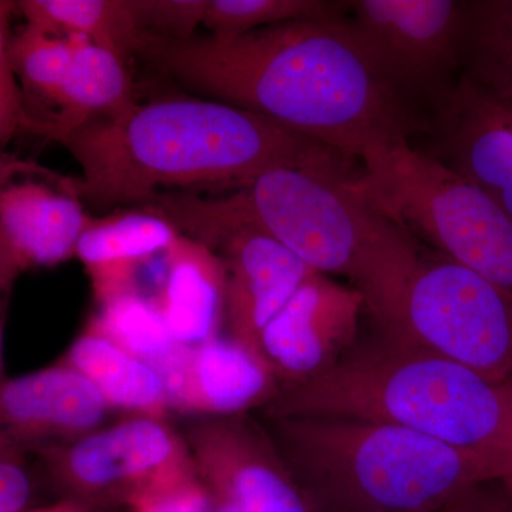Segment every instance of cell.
<instances>
[{"label":"cell","mask_w":512,"mask_h":512,"mask_svg":"<svg viewBox=\"0 0 512 512\" xmlns=\"http://www.w3.org/2000/svg\"><path fill=\"white\" fill-rule=\"evenodd\" d=\"M503 483H504V481H503ZM505 484L510 485V487H512V478L510 481H507V483H505Z\"/></svg>","instance_id":"cell-30"},{"label":"cell","mask_w":512,"mask_h":512,"mask_svg":"<svg viewBox=\"0 0 512 512\" xmlns=\"http://www.w3.org/2000/svg\"><path fill=\"white\" fill-rule=\"evenodd\" d=\"M126 512H215L214 498L200 474L157 488L128 504Z\"/></svg>","instance_id":"cell-26"},{"label":"cell","mask_w":512,"mask_h":512,"mask_svg":"<svg viewBox=\"0 0 512 512\" xmlns=\"http://www.w3.org/2000/svg\"><path fill=\"white\" fill-rule=\"evenodd\" d=\"M387 335L512 386V292L446 256L421 254Z\"/></svg>","instance_id":"cell-7"},{"label":"cell","mask_w":512,"mask_h":512,"mask_svg":"<svg viewBox=\"0 0 512 512\" xmlns=\"http://www.w3.org/2000/svg\"><path fill=\"white\" fill-rule=\"evenodd\" d=\"M15 8L26 25L53 36L82 35L124 63L136 60L141 32L130 0H22Z\"/></svg>","instance_id":"cell-20"},{"label":"cell","mask_w":512,"mask_h":512,"mask_svg":"<svg viewBox=\"0 0 512 512\" xmlns=\"http://www.w3.org/2000/svg\"><path fill=\"white\" fill-rule=\"evenodd\" d=\"M178 235L170 221L146 208L93 218L77 245L76 258L89 276L96 306L141 292V269L163 255Z\"/></svg>","instance_id":"cell-16"},{"label":"cell","mask_w":512,"mask_h":512,"mask_svg":"<svg viewBox=\"0 0 512 512\" xmlns=\"http://www.w3.org/2000/svg\"><path fill=\"white\" fill-rule=\"evenodd\" d=\"M28 512H101L96 508L90 507L79 501L69 500V498H59L55 503L45 505V507L32 508Z\"/></svg>","instance_id":"cell-29"},{"label":"cell","mask_w":512,"mask_h":512,"mask_svg":"<svg viewBox=\"0 0 512 512\" xmlns=\"http://www.w3.org/2000/svg\"><path fill=\"white\" fill-rule=\"evenodd\" d=\"M35 453L59 498L101 512L126 510L141 495L198 474L183 431L156 417H121Z\"/></svg>","instance_id":"cell-8"},{"label":"cell","mask_w":512,"mask_h":512,"mask_svg":"<svg viewBox=\"0 0 512 512\" xmlns=\"http://www.w3.org/2000/svg\"><path fill=\"white\" fill-rule=\"evenodd\" d=\"M13 5L15 3L2 2L0 6V53L8 59L13 73L22 83L25 100L30 94L57 111L72 67V42L67 37L53 36L29 25L18 35H12L9 18Z\"/></svg>","instance_id":"cell-21"},{"label":"cell","mask_w":512,"mask_h":512,"mask_svg":"<svg viewBox=\"0 0 512 512\" xmlns=\"http://www.w3.org/2000/svg\"><path fill=\"white\" fill-rule=\"evenodd\" d=\"M349 2L328 0H211L204 26L215 37H235L252 30L298 20L346 19Z\"/></svg>","instance_id":"cell-24"},{"label":"cell","mask_w":512,"mask_h":512,"mask_svg":"<svg viewBox=\"0 0 512 512\" xmlns=\"http://www.w3.org/2000/svg\"><path fill=\"white\" fill-rule=\"evenodd\" d=\"M136 60L187 93L259 114L349 158L410 131L403 97L348 18L279 23L235 37L141 32Z\"/></svg>","instance_id":"cell-1"},{"label":"cell","mask_w":512,"mask_h":512,"mask_svg":"<svg viewBox=\"0 0 512 512\" xmlns=\"http://www.w3.org/2000/svg\"><path fill=\"white\" fill-rule=\"evenodd\" d=\"M359 292L349 293L325 275H312L265 329L259 355L281 387L305 382L342 357Z\"/></svg>","instance_id":"cell-15"},{"label":"cell","mask_w":512,"mask_h":512,"mask_svg":"<svg viewBox=\"0 0 512 512\" xmlns=\"http://www.w3.org/2000/svg\"><path fill=\"white\" fill-rule=\"evenodd\" d=\"M261 412L394 424L490 458L504 483L512 478V386L384 332L318 376L281 387Z\"/></svg>","instance_id":"cell-3"},{"label":"cell","mask_w":512,"mask_h":512,"mask_svg":"<svg viewBox=\"0 0 512 512\" xmlns=\"http://www.w3.org/2000/svg\"><path fill=\"white\" fill-rule=\"evenodd\" d=\"M211 0H130L140 32L171 40H188L204 25Z\"/></svg>","instance_id":"cell-25"},{"label":"cell","mask_w":512,"mask_h":512,"mask_svg":"<svg viewBox=\"0 0 512 512\" xmlns=\"http://www.w3.org/2000/svg\"><path fill=\"white\" fill-rule=\"evenodd\" d=\"M265 420L312 512H434L468 487L505 480L490 458L394 424Z\"/></svg>","instance_id":"cell-5"},{"label":"cell","mask_w":512,"mask_h":512,"mask_svg":"<svg viewBox=\"0 0 512 512\" xmlns=\"http://www.w3.org/2000/svg\"><path fill=\"white\" fill-rule=\"evenodd\" d=\"M62 360L94 384L114 413L173 417L163 376L156 367L121 349L87 323Z\"/></svg>","instance_id":"cell-18"},{"label":"cell","mask_w":512,"mask_h":512,"mask_svg":"<svg viewBox=\"0 0 512 512\" xmlns=\"http://www.w3.org/2000/svg\"><path fill=\"white\" fill-rule=\"evenodd\" d=\"M181 431L202 481L239 512H312L271 433L251 413L188 419Z\"/></svg>","instance_id":"cell-10"},{"label":"cell","mask_w":512,"mask_h":512,"mask_svg":"<svg viewBox=\"0 0 512 512\" xmlns=\"http://www.w3.org/2000/svg\"><path fill=\"white\" fill-rule=\"evenodd\" d=\"M73 62L55 116L42 136L60 140L70 131L97 119H117L138 103L130 64L93 45L87 37L69 35Z\"/></svg>","instance_id":"cell-19"},{"label":"cell","mask_w":512,"mask_h":512,"mask_svg":"<svg viewBox=\"0 0 512 512\" xmlns=\"http://www.w3.org/2000/svg\"><path fill=\"white\" fill-rule=\"evenodd\" d=\"M156 302L175 340L184 348L222 335L227 266L217 251L180 234L163 254Z\"/></svg>","instance_id":"cell-17"},{"label":"cell","mask_w":512,"mask_h":512,"mask_svg":"<svg viewBox=\"0 0 512 512\" xmlns=\"http://www.w3.org/2000/svg\"><path fill=\"white\" fill-rule=\"evenodd\" d=\"M111 414L94 384L62 359L0 387V439L28 451L89 436Z\"/></svg>","instance_id":"cell-13"},{"label":"cell","mask_w":512,"mask_h":512,"mask_svg":"<svg viewBox=\"0 0 512 512\" xmlns=\"http://www.w3.org/2000/svg\"><path fill=\"white\" fill-rule=\"evenodd\" d=\"M434 512H512V487L503 481L473 485Z\"/></svg>","instance_id":"cell-28"},{"label":"cell","mask_w":512,"mask_h":512,"mask_svg":"<svg viewBox=\"0 0 512 512\" xmlns=\"http://www.w3.org/2000/svg\"><path fill=\"white\" fill-rule=\"evenodd\" d=\"M431 156L512 218V99L461 73L434 97Z\"/></svg>","instance_id":"cell-11"},{"label":"cell","mask_w":512,"mask_h":512,"mask_svg":"<svg viewBox=\"0 0 512 512\" xmlns=\"http://www.w3.org/2000/svg\"><path fill=\"white\" fill-rule=\"evenodd\" d=\"M359 158L362 183L390 220L512 292V218L500 205L407 136L372 141Z\"/></svg>","instance_id":"cell-6"},{"label":"cell","mask_w":512,"mask_h":512,"mask_svg":"<svg viewBox=\"0 0 512 512\" xmlns=\"http://www.w3.org/2000/svg\"><path fill=\"white\" fill-rule=\"evenodd\" d=\"M26 448L0 439V512L32 510L33 483Z\"/></svg>","instance_id":"cell-27"},{"label":"cell","mask_w":512,"mask_h":512,"mask_svg":"<svg viewBox=\"0 0 512 512\" xmlns=\"http://www.w3.org/2000/svg\"><path fill=\"white\" fill-rule=\"evenodd\" d=\"M348 25L402 97L406 90L436 97L463 66L466 2L356 0L349 2Z\"/></svg>","instance_id":"cell-9"},{"label":"cell","mask_w":512,"mask_h":512,"mask_svg":"<svg viewBox=\"0 0 512 512\" xmlns=\"http://www.w3.org/2000/svg\"><path fill=\"white\" fill-rule=\"evenodd\" d=\"M93 218L66 187L33 178L3 183L0 190V289L9 296L16 281L36 268L76 258Z\"/></svg>","instance_id":"cell-14"},{"label":"cell","mask_w":512,"mask_h":512,"mask_svg":"<svg viewBox=\"0 0 512 512\" xmlns=\"http://www.w3.org/2000/svg\"><path fill=\"white\" fill-rule=\"evenodd\" d=\"M86 323L158 372L184 348L175 340L156 302L143 292L97 306Z\"/></svg>","instance_id":"cell-22"},{"label":"cell","mask_w":512,"mask_h":512,"mask_svg":"<svg viewBox=\"0 0 512 512\" xmlns=\"http://www.w3.org/2000/svg\"><path fill=\"white\" fill-rule=\"evenodd\" d=\"M82 168L64 184L94 210L146 207L158 188H244L325 146L251 111L197 96L137 103L57 140Z\"/></svg>","instance_id":"cell-2"},{"label":"cell","mask_w":512,"mask_h":512,"mask_svg":"<svg viewBox=\"0 0 512 512\" xmlns=\"http://www.w3.org/2000/svg\"><path fill=\"white\" fill-rule=\"evenodd\" d=\"M464 73L512 99V0L466 2Z\"/></svg>","instance_id":"cell-23"},{"label":"cell","mask_w":512,"mask_h":512,"mask_svg":"<svg viewBox=\"0 0 512 512\" xmlns=\"http://www.w3.org/2000/svg\"><path fill=\"white\" fill-rule=\"evenodd\" d=\"M160 373L171 413L187 420L262 410L281 389L265 360L225 333L181 349Z\"/></svg>","instance_id":"cell-12"},{"label":"cell","mask_w":512,"mask_h":512,"mask_svg":"<svg viewBox=\"0 0 512 512\" xmlns=\"http://www.w3.org/2000/svg\"><path fill=\"white\" fill-rule=\"evenodd\" d=\"M349 161L320 146L222 200L313 271L348 278L380 330L390 333L421 252L416 238L377 207Z\"/></svg>","instance_id":"cell-4"}]
</instances>
